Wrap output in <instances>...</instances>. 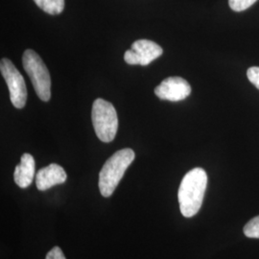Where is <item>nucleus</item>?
<instances>
[{"instance_id":"nucleus-1","label":"nucleus","mask_w":259,"mask_h":259,"mask_svg":"<svg viewBox=\"0 0 259 259\" xmlns=\"http://www.w3.org/2000/svg\"><path fill=\"white\" fill-rule=\"evenodd\" d=\"M207 185V175L203 168H194L184 177L178 193L180 209L186 217H193L199 212Z\"/></svg>"},{"instance_id":"nucleus-2","label":"nucleus","mask_w":259,"mask_h":259,"mask_svg":"<svg viewBox=\"0 0 259 259\" xmlns=\"http://www.w3.org/2000/svg\"><path fill=\"white\" fill-rule=\"evenodd\" d=\"M136 154L132 149L115 152L104 164L99 174V189L103 197L109 198L113 194L126 170L135 160Z\"/></svg>"},{"instance_id":"nucleus-3","label":"nucleus","mask_w":259,"mask_h":259,"mask_svg":"<svg viewBox=\"0 0 259 259\" xmlns=\"http://www.w3.org/2000/svg\"><path fill=\"white\" fill-rule=\"evenodd\" d=\"M22 65L39 99L45 102L49 101L51 98V78L41 58L34 50L27 49L22 56Z\"/></svg>"},{"instance_id":"nucleus-4","label":"nucleus","mask_w":259,"mask_h":259,"mask_svg":"<svg viewBox=\"0 0 259 259\" xmlns=\"http://www.w3.org/2000/svg\"><path fill=\"white\" fill-rule=\"evenodd\" d=\"M93 128L96 136L103 142H111L118 129L117 113L111 103L104 99H96L92 111Z\"/></svg>"},{"instance_id":"nucleus-5","label":"nucleus","mask_w":259,"mask_h":259,"mask_svg":"<svg viewBox=\"0 0 259 259\" xmlns=\"http://www.w3.org/2000/svg\"><path fill=\"white\" fill-rule=\"evenodd\" d=\"M1 74L8 85L11 102L17 109H22L27 100V89L23 76L9 59L3 58L0 62Z\"/></svg>"},{"instance_id":"nucleus-6","label":"nucleus","mask_w":259,"mask_h":259,"mask_svg":"<svg viewBox=\"0 0 259 259\" xmlns=\"http://www.w3.org/2000/svg\"><path fill=\"white\" fill-rule=\"evenodd\" d=\"M162 48L148 39H139L132 45L124 55L125 62L131 65H148L154 60L162 55Z\"/></svg>"},{"instance_id":"nucleus-7","label":"nucleus","mask_w":259,"mask_h":259,"mask_svg":"<svg viewBox=\"0 0 259 259\" xmlns=\"http://www.w3.org/2000/svg\"><path fill=\"white\" fill-rule=\"evenodd\" d=\"M191 93V87L181 77H169L164 79L155 89V94L161 100L179 102L185 100Z\"/></svg>"},{"instance_id":"nucleus-8","label":"nucleus","mask_w":259,"mask_h":259,"mask_svg":"<svg viewBox=\"0 0 259 259\" xmlns=\"http://www.w3.org/2000/svg\"><path fill=\"white\" fill-rule=\"evenodd\" d=\"M66 179L67 175L65 169L59 164L52 163L37 172L36 175V185L38 190L46 191L55 185L64 184Z\"/></svg>"},{"instance_id":"nucleus-9","label":"nucleus","mask_w":259,"mask_h":259,"mask_svg":"<svg viewBox=\"0 0 259 259\" xmlns=\"http://www.w3.org/2000/svg\"><path fill=\"white\" fill-rule=\"evenodd\" d=\"M36 163L32 155L25 153L21 156L20 163L17 165L14 173L15 183L20 188H27L32 184L35 177Z\"/></svg>"},{"instance_id":"nucleus-10","label":"nucleus","mask_w":259,"mask_h":259,"mask_svg":"<svg viewBox=\"0 0 259 259\" xmlns=\"http://www.w3.org/2000/svg\"><path fill=\"white\" fill-rule=\"evenodd\" d=\"M37 6L50 15H59L65 9V0H34Z\"/></svg>"},{"instance_id":"nucleus-11","label":"nucleus","mask_w":259,"mask_h":259,"mask_svg":"<svg viewBox=\"0 0 259 259\" xmlns=\"http://www.w3.org/2000/svg\"><path fill=\"white\" fill-rule=\"evenodd\" d=\"M244 234L249 238L259 239V215L250 219L244 227Z\"/></svg>"},{"instance_id":"nucleus-12","label":"nucleus","mask_w":259,"mask_h":259,"mask_svg":"<svg viewBox=\"0 0 259 259\" xmlns=\"http://www.w3.org/2000/svg\"><path fill=\"white\" fill-rule=\"evenodd\" d=\"M257 0H229L231 9L235 12H242L249 9Z\"/></svg>"},{"instance_id":"nucleus-13","label":"nucleus","mask_w":259,"mask_h":259,"mask_svg":"<svg viewBox=\"0 0 259 259\" xmlns=\"http://www.w3.org/2000/svg\"><path fill=\"white\" fill-rule=\"evenodd\" d=\"M248 79L250 83H252L256 89L259 90V67L258 66H251L247 71Z\"/></svg>"},{"instance_id":"nucleus-14","label":"nucleus","mask_w":259,"mask_h":259,"mask_svg":"<svg viewBox=\"0 0 259 259\" xmlns=\"http://www.w3.org/2000/svg\"><path fill=\"white\" fill-rule=\"evenodd\" d=\"M46 259H66L63 250L60 247H54L52 250H49Z\"/></svg>"}]
</instances>
